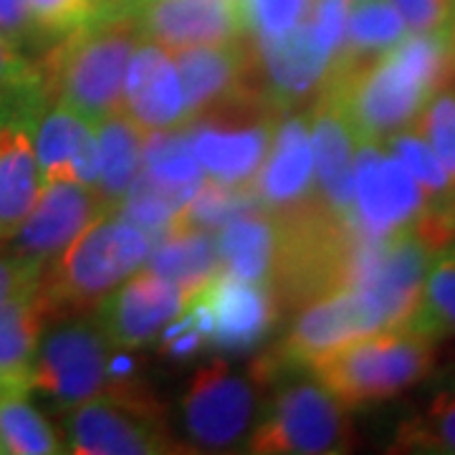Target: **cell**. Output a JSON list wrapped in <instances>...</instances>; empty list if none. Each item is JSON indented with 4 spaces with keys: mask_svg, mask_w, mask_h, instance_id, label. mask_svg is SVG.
Instances as JSON below:
<instances>
[{
    "mask_svg": "<svg viewBox=\"0 0 455 455\" xmlns=\"http://www.w3.org/2000/svg\"><path fill=\"white\" fill-rule=\"evenodd\" d=\"M196 293L211 314V344L226 352L253 349L281 316L271 283L238 278L228 271H220Z\"/></svg>",
    "mask_w": 455,
    "mask_h": 455,
    "instance_id": "18",
    "label": "cell"
},
{
    "mask_svg": "<svg viewBox=\"0 0 455 455\" xmlns=\"http://www.w3.org/2000/svg\"><path fill=\"white\" fill-rule=\"evenodd\" d=\"M101 3H104V5H109V3H116V0H101Z\"/></svg>",
    "mask_w": 455,
    "mask_h": 455,
    "instance_id": "46",
    "label": "cell"
},
{
    "mask_svg": "<svg viewBox=\"0 0 455 455\" xmlns=\"http://www.w3.org/2000/svg\"><path fill=\"white\" fill-rule=\"evenodd\" d=\"M147 132L137 127L124 112L97 122L99 178L97 193L109 211H119L122 200L142 170V147Z\"/></svg>",
    "mask_w": 455,
    "mask_h": 455,
    "instance_id": "27",
    "label": "cell"
},
{
    "mask_svg": "<svg viewBox=\"0 0 455 455\" xmlns=\"http://www.w3.org/2000/svg\"><path fill=\"white\" fill-rule=\"evenodd\" d=\"M119 374L109 364V341L84 316L61 319L41 334L31 364V390L46 395L56 407H71L112 390Z\"/></svg>",
    "mask_w": 455,
    "mask_h": 455,
    "instance_id": "8",
    "label": "cell"
},
{
    "mask_svg": "<svg viewBox=\"0 0 455 455\" xmlns=\"http://www.w3.org/2000/svg\"><path fill=\"white\" fill-rule=\"evenodd\" d=\"M122 112L145 132L178 130L190 124L178 66L170 51L152 41L137 46L124 76Z\"/></svg>",
    "mask_w": 455,
    "mask_h": 455,
    "instance_id": "20",
    "label": "cell"
},
{
    "mask_svg": "<svg viewBox=\"0 0 455 455\" xmlns=\"http://www.w3.org/2000/svg\"><path fill=\"white\" fill-rule=\"evenodd\" d=\"M438 155L455 190V89H443L423 107L410 124Z\"/></svg>",
    "mask_w": 455,
    "mask_h": 455,
    "instance_id": "38",
    "label": "cell"
},
{
    "mask_svg": "<svg viewBox=\"0 0 455 455\" xmlns=\"http://www.w3.org/2000/svg\"><path fill=\"white\" fill-rule=\"evenodd\" d=\"M197 188H172L164 185L152 175H147L145 170H140L137 180L132 182L127 196L122 200L119 211L124 220H130L142 230H157V235H163L167 223L172 220V215L188 203V197L196 193Z\"/></svg>",
    "mask_w": 455,
    "mask_h": 455,
    "instance_id": "36",
    "label": "cell"
},
{
    "mask_svg": "<svg viewBox=\"0 0 455 455\" xmlns=\"http://www.w3.org/2000/svg\"><path fill=\"white\" fill-rule=\"evenodd\" d=\"M410 33L448 31L455 16V0H390Z\"/></svg>",
    "mask_w": 455,
    "mask_h": 455,
    "instance_id": "42",
    "label": "cell"
},
{
    "mask_svg": "<svg viewBox=\"0 0 455 455\" xmlns=\"http://www.w3.org/2000/svg\"><path fill=\"white\" fill-rule=\"evenodd\" d=\"M26 5L31 11L33 23L46 38H61L66 33L82 28L104 8L101 0H26Z\"/></svg>",
    "mask_w": 455,
    "mask_h": 455,
    "instance_id": "40",
    "label": "cell"
},
{
    "mask_svg": "<svg viewBox=\"0 0 455 455\" xmlns=\"http://www.w3.org/2000/svg\"><path fill=\"white\" fill-rule=\"evenodd\" d=\"M314 0H241L245 36L274 41L296 31L309 16Z\"/></svg>",
    "mask_w": 455,
    "mask_h": 455,
    "instance_id": "39",
    "label": "cell"
},
{
    "mask_svg": "<svg viewBox=\"0 0 455 455\" xmlns=\"http://www.w3.org/2000/svg\"><path fill=\"white\" fill-rule=\"evenodd\" d=\"M64 451L49 420L26 400L23 392L0 395V453L51 455Z\"/></svg>",
    "mask_w": 455,
    "mask_h": 455,
    "instance_id": "33",
    "label": "cell"
},
{
    "mask_svg": "<svg viewBox=\"0 0 455 455\" xmlns=\"http://www.w3.org/2000/svg\"><path fill=\"white\" fill-rule=\"evenodd\" d=\"M147 268L178 283L188 293L200 291L208 281L223 271L218 238L211 230L170 228L160 235L157 248L149 251Z\"/></svg>",
    "mask_w": 455,
    "mask_h": 455,
    "instance_id": "26",
    "label": "cell"
},
{
    "mask_svg": "<svg viewBox=\"0 0 455 455\" xmlns=\"http://www.w3.org/2000/svg\"><path fill=\"white\" fill-rule=\"evenodd\" d=\"M311 155H314V185L319 203L337 215L352 218V185H355V155L359 137L341 109L319 94L309 112Z\"/></svg>",
    "mask_w": 455,
    "mask_h": 455,
    "instance_id": "23",
    "label": "cell"
},
{
    "mask_svg": "<svg viewBox=\"0 0 455 455\" xmlns=\"http://www.w3.org/2000/svg\"><path fill=\"white\" fill-rule=\"evenodd\" d=\"M33 147L41 182L79 180L86 185H97V124L82 114L44 99L33 112Z\"/></svg>",
    "mask_w": 455,
    "mask_h": 455,
    "instance_id": "21",
    "label": "cell"
},
{
    "mask_svg": "<svg viewBox=\"0 0 455 455\" xmlns=\"http://www.w3.org/2000/svg\"><path fill=\"white\" fill-rule=\"evenodd\" d=\"M276 218V253L271 289L278 307L304 309L326 293L352 286L362 233L352 218L316 200Z\"/></svg>",
    "mask_w": 455,
    "mask_h": 455,
    "instance_id": "3",
    "label": "cell"
},
{
    "mask_svg": "<svg viewBox=\"0 0 455 455\" xmlns=\"http://www.w3.org/2000/svg\"><path fill=\"white\" fill-rule=\"evenodd\" d=\"M405 326L435 341L455 334V245L433 256L418 309Z\"/></svg>",
    "mask_w": 455,
    "mask_h": 455,
    "instance_id": "31",
    "label": "cell"
},
{
    "mask_svg": "<svg viewBox=\"0 0 455 455\" xmlns=\"http://www.w3.org/2000/svg\"><path fill=\"white\" fill-rule=\"evenodd\" d=\"M145 38L119 5H104L97 18L66 33L38 66L44 97L101 122L122 112L124 76L132 53Z\"/></svg>",
    "mask_w": 455,
    "mask_h": 455,
    "instance_id": "2",
    "label": "cell"
},
{
    "mask_svg": "<svg viewBox=\"0 0 455 455\" xmlns=\"http://www.w3.org/2000/svg\"><path fill=\"white\" fill-rule=\"evenodd\" d=\"M142 170L172 188H197L203 182V167L196 160L188 124L178 130L147 132Z\"/></svg>",
    "mask_w": 455,
    "mask_h": 455,
    "instance_id": "34",
    "label": "cell"
},
{
    "mask_svg": "<svg viewBox=\"0 0 455 455\" xmlns=\"http://www.w3.org/2000/svg\"><path fill=\"white\" fill-rule=\"evenodd\" d=\"M36 109L0 114V243L13 238L41 190V170L33 147Z\"/></svg>",
    "mask_w": 455,
    "mask_h": 455,
    "instance_id": "24",
    "label": "cell"
},
{
    "mask_svg": "<svg viewBox=\"0 0 455 455\" xmlns=\"http://www.w3.org/2000/svg\"><path fill=\"white\" fill-rule=\"evenodd\" d=\"M107 208L94 185L79 180H46L41 182L31 212L13 233V256L38 266L41 271L71 243L84 228Z\"/></svg>",
    "mask_w": 455,
    "mask_h": 455,
    "instance_id": "13",
    "label": "cell"
},
{
    "mask_svg": "<svg viewBox=\"0 0 455 455\" xmlns=\"http://www.w3.org/2000/svg\"><path fill=\"white\" fill-rule=\"evenodd\" d=\"M145 41L163 49L228 44L245 36L241 0H116Z\"/></svg>",
    "mask_w": 455,
    "mask_h": 455,
    "instance_id": "15",
    "label": "cell"
},
{
    "mask_svg": "<svg viewBox=\"0 0 455 455\" xmlns=\"http://www.w3.org/2000/svg\"><path fill=\"white\" fill-rule=\"evenodd\" d=\"M352 193V220L367 238L407 230L425 211L420 185L382 142H359Z\"/></svg>",
    "mask_w": 455,
    "mask_h": 455,
    "instance_id": "12",
    "label": "cell"
},
{
    "mask_svg": "<svg viewBox=\"0 0 455 455\" xmlns=\"http://www.w3.org/2000/svg\"><path fill=\"white\" fill-rule=\"evenodd\" d=\"M49 314L36 286L0 307V395L31 390V364Z\"/></svg>",
    "mask_w": 455,
    "mask_h": 455,
    "instance_id": "25",
    "label": "cell"
},
{
    "mask_svg": "<svg viewBox=\"0 0 455 455\" xmlns=\"http://www.w3.org/2000/svg\"><path fill=\"white\" fill-rule=\"evenodd\" d=\"M190 296L193 293L178 283L145 268L99 304L97 326L114 347L137 349L155 339V334L185 309Z\"/></svg>",
    "mask_w": 455,
    "mask_h": 455,
    "instance_id": "17",
    "label": "cell"
},
{
    "mask_svg": "<svg viewBox=\"0 0 455 455\" xmlns=\"http://www.w3.org/2000/svg\"><path fill=\"white\" fill-rule=\"evenodd\" d=\"M152 251L145 230L104 212L41 271L36 291L49 322L86 316L142 266Z\"/></svg>",
    "mask_w": 455,
    "mask_h": 455,
    "instance_id": "4",
    "label": "cell"
},
{
    "mask_svg": "<svg viewBox=\"0 0 455 455\" xmlns=\"http://www.w3.org/2000/svg\"><path fill=\"white\" fill-rule=\"evenodd\" d=\"M355 445L347 407L319 382L283 390L248 440L259 455L347 453Z\"/></svg>",
    "mask_w": 455,
    "mask_h": 455,
    "instance_id": "9",
    "label": "cell"
},
{
    "mask_svg": "<svg viewBox=\"0 0 455 455\" xmlns=\"http://www.w3.org/2000/svg\"><path fill=\"white\" fill-rule=\"evenodd\" d=\"M453 82L451 33H407L374 59L331 66L319 94L339 107L359 142H385L410 127L425 104Z\"/></svg>",
    "mask_w": 455,
    "mask_h": 455,
    "instance_id": "1",
    "label": "cell"
},
{
    "mask_svg": "<svg viewBox=\"0 0 455 455\" xmlns=\"http://www.w3.org/2000/svg\"><path fill=\"white\" fill-rule=\"evenodd\" d=\"M382 145L390 149L392 155L405 164L410 175L420 185L425 196V208H453L455 211V190L445 167L440 164L438 155L430 149L423 137L412 127L395 132Z\"/></svg>",
    "mask_w": 455,
    "mask_h": 455,
    "instance_id": "35",
    "label": "cell"
},
{
    "mask_svg": "<svg viewBox=\"0 0 455 455\" xmlns=\"http://www.w3.org/2000/svg\"><path fill=\"white\" fill-rule=\"evenodd\" d=\"M435 251L407 228L387 238H362L352 286L374 301L385 326H405L418 309L427 266Z\"/></svg>",
    "mask_w": 455,
    "mask_h": 455,
    "instance_id": "11",
    "label": "cell"
},
{
    "mask_svg": "<svg viewBox=\"0 0 455 455\" xmlns=\"http://www.w3.org/2000/svg\"><path fill=\"white\" fill-rule=\"evenodd\" d=\"M390 451L455 455V387L435 392L423 410L403 420Z\"/></svg>",
    "mask_w": 455,
    "mask_h": 455,
    "instance_id": "32",
    "label": "cell"
},
{
    "mask_svg": "<svg viewBox=\"0 0 455 455\" xmlns=\"http://www.w3.org/2000/svg\"><path fill=\"white\" fill-rule=\"evenodd\" d=\"M448 33H451V44H453V51H455V16L453 20H451V28H448Z\"/></svg>",
    "mask_w": 455,
    "mask_h": 455,
    "instance_id": "45",
    "label": "cell"
},
{
    "mask_svg": "<svg viewBox=\"0 0 455 455\" xmlns=\"http://www.w3.org/2000/svg\"><path fill=\"white\" fill-rule=\"evenodd\" d=\"M299 311L301 314L286 339L253 364V377L259 382H268L293 370H309V364L319 355L344 341L377 329H387L372 299L357 286H344L339 291L326 293Z\"/></svg>",
    "mask_w": 455,
    "mask_h": 455,
    "instance_id": "10",
    "label": "cell"
},
{
    "mask_svg": "<svg viewBox=\"0 0 455 455\" xmlns=\"http://www.w3.org/2000/svg\"><path fill=\"white\" fill-rule=\"evenodd\" d=\"M44 99L38 66L0 36V114L36 109Z\"/></svg>",
    "mask_w": 455,
    "mask_h": 455,
    "instance_id": "37",
    "label": "cell"
},
{
    "mask_svg": "<svg viewBox=\"0 0 455 455\" xmlns=\"http://www.w3.org/2000/svg\"><path fill=\"white\" fill-rule=\"evenodd\" d=\"M283 114L266 94L228 99L196 116L188 132L196 160L215 182L251 185Z\"/></svg>",
    "mask_w": 455,
    "mask_h": 455,
    "instance_id": "7",
    "label": "cell"
},
{
    "mask_svg": "<svg viewBox=\"0 0 455 455\" xmlns=\"http://www.w3.org/2000/svg\"><path fill=\"white\" fill-rule=\"evenodd\" d=\"M253 44L259 51L263 92L278 112L289 114L296 104L319 97L331 56L316 46L307 23L281 38Z\"/></svg>",
    "mask_w": 455,
    "mask_h": 455,
    "instance_id": "22",
    "label": "cell"
},
{
    "mask_svg": "<svg viewBox=\"0 0 455 455\" xmlns=\"http://www.w3.org/2000/svg\"><path fill=\"white\" fill-rule=\"evenodd\" d=\"M218 253L228 274L268 283L276 253V218L263 211L233 218L218 230Z\"/></svg>",
    "mask_w": 455,
    "mask_h": 455,
    "instance_id": "28",
    "label": "cell"
},
{
    "mask_svg": "<svg viewBox=\"0 0 455 455\" xmlns=\"http://www.w3.org/2000/svg\"><path fill=\"white\" fill-rule=\"evenodd\" d=\"M68 451L79 455H160L182 453L172 440L160 403L119 374L112 390L71 407L66 418Z\"/></svg>",
    "mask_w": 455,
    "mask_h": 455,
    "instance_id": "6",
    "label": "cell"
},
{
    "mask_svg": "<svg viewBox=\"0 0 455 455\" xmlns=\"http://www.w3.org/2000/svg\"><path fill=\"white\" fill-rule=\"evenodd\" d=\"M251 188L268 215H283L316 200L309 114L281 116Z\"/></svg>",
    "mask_w": 455,
    "mask_h": 455,
    "instance_id": "19",
    "label": "cell"
},
{
    "mask_svg": "<svg viewBox=\"0 0 455 455\" xmlns=\"http://www.w3.org/2000/svg\"><path fill=\"white\" fill-rule=\"evenodd\" d=\"M170 56L178 66L190 122L228 99L266 94L260 79L259 51L251 36H241L228 44L172 49Z\"/></svg>",
    "mask_w": 455,
    "mask_h": 455,
    "instance_id": "14",
    "label": "cell"
},
{
    "mask_svg": "<svg viewBox=\"0 0 455 455\" xmlns=\"http://www.w3.org/2000/svg\"><path fill=\"white\" fill-rule=\"evenodd\" d=\"M41 268L18 256H0V307L13 299L16 293L26 291L38 283Z\"/></svg>",
    "mask_w": 455,
    "mask_h": 455,
    "instance_id": "44",
    "label": "cell"
},
{
    "mask_svg": "<svg viewBox=\"0 0 455 455\" xmlns=\"http://www.w3.org/2000/svg\"><path fill=\"white\" fill-rule=\"evenodd\" d=\"M0 36L16 49L33 46L38 38H44L33 23L26 0H0Z\"/></svg>",
    "mask_w": 455,
    "mask_h": 455,
    "instance_id": "43",
    "label": "cell"
},
{
    "mask_svg": "<svg viewBox=\"0 0 455 455\" xmlns=\"http://www.w3.org/2000/svg\"><path fill=\"white\" fill-rule=\"evenodd\" d=\"M407 33L410 31L405 20L390 0H355L347 16L341 49L331 59V66H349L374 59L400 44Z\"/></svg>",
    "mask_w": 455,
    "mask_h": 455,
    "instance_id": "29",
    "label": "cell"
},
{
    "mask_svg": "<svg viewBox=\"0 0 455 455\" xmlns=\"http://www.w3.org/2000/svg\"><path fill=\"white\" fill-rule=\"evenodd\" d=\"M355 0H314L309 16H307V28L316 46L329 53L331 59L337 56L344 41V28H347V16Z\"/></svg>",
    "mask_w": 455,
    "mask_h": 455,
    "instance_id": "41",
    "label": "cell"
},
{
    "mask_svg": "<svg viewBox=\"0 0 455 455\" xmlns=\"http://www.w3.org/2000/svg\"><path fill=\"white\" fill-rule=\"evenodd\" d=\"M433 367L435 339L407 326L359 334L309 364L316 382L347 410L392 400L423 382Z\"/></svg>",
    "mask_w": 455,
    "mask_h": 455,
    "instance_id": "5",
    "label": "cell"
},
{
    "mask_svg": "<svg viewBox=\"0 0 455 455\" xmlns=\"http://www.w3.org/2000/svg\"><path fill=\"white\" fill-rule=\"evenodd\" d=\"M256 412L253 385L226 362L200 367L182 397V415L190 438L203 448H230L248 433Z\"/></svg>",
    "mask_w": 455,
    "mask_h": 455,
    "instance_id": "16",
    "label": "cell"
},
{
    "mask_svg": "<svg viewBox=\"0 0 455 455\" xmlns=\"http://www.w3.org/2000/svg\"><path fill=\"white\" fill-rule=\"evenodd\" d=\"M260 211L259 197L251 185H226L215 180H203L197 190L188 197L164 230L170 228H197V230H220L233 218ZM163 230V233H164Z\"/></svg>",
    "mask_w": 455,
    "mask_h": 455,
    "instance_id": "30",
    "label": "cell"
}]
</instances>
